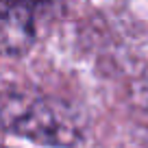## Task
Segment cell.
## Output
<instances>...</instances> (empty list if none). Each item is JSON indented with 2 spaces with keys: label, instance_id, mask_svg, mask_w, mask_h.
I'll list each match as a JSON object with an SVG mask.
<instances>
[{
  "label": "cell",
  "instance_id": "6da1fadb",
  "mask_svg": "<svg viewBox=\"0 0 148 148\" xmlns=\"http://www.w3.org/2000/svg\"><path fill=\"white\" fill-rule=\"evenodd\" d=\"M0 126L52 148H74L81 142L76 113L63 102L28 89L0 94Z\"/></svg>",
  "mask_w": 148,
  "mask_h": 148
},
{
  "label": "cell",
  "instance_id": "7a4b0ae2",
  "mask_svg": "<svg viewBox=\"0 0 148 148\" xmlns=\"http://www.w3.org/2000/svg\"><path fill=\"white\" fill-rule=\"evenodd\" d=\"M33 9L28 2H0V55H22L35 39Z\"/></svg>",
  "mask_w": 148,
  "mask_h": 148
}]
</instances>
